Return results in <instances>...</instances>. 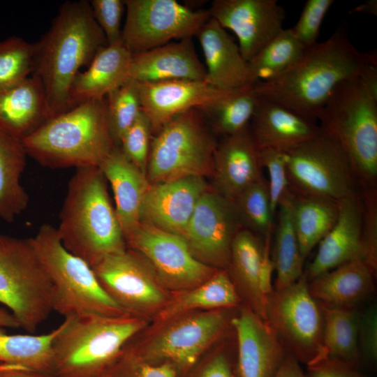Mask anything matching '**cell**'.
Segmentation results:
<instances>
[{
  "label": "cell",
  "instance_id": "obj_47",
  "mask_svg": "<svg viewBox=\"0 0 377 377\" xmlns=\"http://www.w3.org/2000/svg\"><path fill=\"white\" fill-rule=\"evenodd\" d=\"M94 17L108 43L121 41V22L125 10L122 0H93L90 2Z\"/></svg>",
  "mask_w": 377,
  "mask_h": 377
},
{
  "label": "cell",
  "instance_id": "obj_36",
  "mask_svg": "<svg viewBox=\"0 0 377 377\" xmlns=\"http://www.w3.org/2000/svg\"><path fill=\"white\" fill-rule=\"evenodd\" d=\"M0 327V364L52 374V343L60 325L40 335L9 334Z\"/></svg>",
  "mask_w": 377,
  "mask_h": 377
},
{
  "label": "cell",
  "instance_id": "obj_17",
  "mask_svg": "<svg viewBox=\"0 0 377 377\" xmlns=\"http://www.w3.org/2000/svg\"><path fill=\"white\" fill-rule=\"evenodd\" d=\"M208 10L223 29L234 32L248 61L283 29L286 17L276 0H214Z\"/></svg>",
  "mask_w": 377,
  "mask_h": 377
},
{
  "label": "cell",
  "instance_id": "obj_15",
  "mask_svg": "<svg viewBox=\"0 0 377 377\" xmlns=\"http://www.w3.org/2000/svg\"><path fill=\"white\" fill-rule=\"evenodd\" d=\"M126 243L149 263L171 292L195 287L219 270L196 259L182 236L147 223L141 222Z\"/></svg>",
  "mask_w": 377,
  "mask_h": 377
},
{
  "label": "cell",
  "instance_id": "obj_31",
  "mask_svg": "<svg viewBox=\"0 0 377 377\" xmlns=\"http://www.w3.org/2000/svg\"><path fill=\"white\" fill-rule=\"evenodd\" d=\"M242 303L226 269H219L195 287L171 292L169 300L153 320L158 323L193 311L229 309Z\"/></svg>",
  "mask_w": 377,
  "mask_h": 377
},
{
  "label": "cell",
  "instance_id": "obj_19",
  "mask_svg": "<svg viewBox=\"0 0 377 377\" xmlns=\"http://www.w3.org/2000/svg\"><path fill=\"white\" fill-rule=\"evenodd\" d=\"M209 188L201 176L150 184L142 207L141 222L182 236L198 200Z\"/></svg>",
  "mask_w": 377,
  "mask_h": 377
},
{
  "label": "cell",
  "instance_id": "obj_25",
  "mask_svg": "<svg viewBox=\"0 0 377 377\" xmlns=\"http://www.w3.org/2000/svg\"><path fill=\"white\" fill-rule=\"evenodd\" d=\"M98 168L111 186L115 213L126 241L141 223L142 207L150 183L119 147H115Z\"/></svg>",
  "mask_w": 377,
  "mask_h": 377
},
{
  "label": "cell",
  "instance_id": "obj_2",
  "mask_svg": "<svg viewBox=\"0 0 377 377\" xmlns=\"http://www.w3.org/2000/svg\"><path fill=\"white\" fill-rule=\"evenodd\" d=\"M108 45L89 1L61 6L50 29L33 43L32 75L43 86L50 119L68 110L69 91L80 69Z\"/></svg>",
  "mask_w": 377,
  "mask_h": 377
},
{
  "label": "cell",
  "instance_id": "obj_24",
  "mask_svg": "<svg viewBox=\"0 0 377 377\" xmlns=\"http://www.w3.org/2000/svg\"><path fill=\"white\" fill-rule=\"evenodd\" d=\"M205 65L198 57L192 38L132 54L128 74V80L138 83L205 81Z\"/></svg>",
  "mask_w": 377,
  "mask_h": 377
},
{
  "label": "cell",
  "instance_id": "obj_30",
  "mask_svg": "<svg viewBox=\"0 0 377 377\" xmlns=\"http://www.w3.org/2000/svg\"><path fill=\"white\" fill-rule=\"evenodd\" d=\"M376 274L362 260L344 263L309 282L312 297L330 306L355 308L374 290Z\"/></svg>",
  "mask_w": 377,
  "mask_h": 377
},
{
  "label": "cell",
  "instance_id": "obj_44",
  "mask_svg": "<svg viewBox=\"0 0 377 377\" xmlns=\"http://www.w3.org/2000/svg\"><path fill=\"white\" fill-rule=\"evenodd\" d=\"M177 374L172 365L149 363L124 346L104 377H177Z\"/></svg>",
  "mask_w": 377,
  "mask_h": 377
},
{
  "label": "cell",
  "instance_id": "obj_41",
  "mask_svg": "<svg viewBox=\"0 0 377 377\" xmlns=\"http://www.w3.org/2000/svg\"><path fill=\"white\" fill-rule=\"evenodd\" d=\"M33 71V44L17 36L0 42V91L19 84Z\"/></svg>",
  "mask_w": 377,
  "mask_h": 377
},
{
  "label": "cell",
  "instance_id": "obj_28",
  "mask_svg": "<svg viewBox=\"0 0 377 377\" xmlns=\"http://www.w3.org/2000/svg\"><path fill=\"white\" fill-rule=\"evenodd\" d=\"M50 119L39 79L31 75L0 91V128L22 141Z\"/></svg>",
  "mask_w": 377,
  "mask_h": 377
},
{
  "label": "cell",
  "instance_id": "obj_18",
  "mask_svg": "<svg viewBox=\"0 0 377 377\" xmlns=\"http://www.w3.org/2000/svg\"><path fill=\"white\" fill-rule=\"evenodd\" d=\"M237 346L239 377H275L288 353L267 321L245 304L231 318Z\"/></svg>",
  "mask_w": 377,
  "mask_h": 377
},
{
  "label": "cell",
  "instance_id": "obj_5",
  "mask_svg": "<svg viewBox=\"0 0 377 377\" xmlns=\"http://www.w3.org/2000/svg\"><path fill=\"white\" fill-rule=\"evenodd\" d=\"M28 156L52 169L99 167L113 149L106 97L82 103L22 141Z\"/></svg>",
  "mask_w": 377,
  "mask_h": 377
},
{
  "label": "cell",
  "instance_id": "obj_14",
  "mask_svg": "<svg viewBox=\"0 0 377 377\" xmlns=\"http://www.w3.org/2000/svg\"><path fill=\"white\" fill-rule=\"evenodd\" d=\"M124 45L132 54L194 36L211 17L175 0H125Z\"/></svg>",
  "mask_w": 377,
  "mask_h": 377
},
{
  "label": "cell",
  "instance_id": "obj_52",
  "mask_svg": "<svg viewBox=\"0 0 377 377\" xmlns=\"http://www.w3.org/2000/svg\"><path fill=\"white\" fill-rule=\"evenodd\" d=\"M275 377H309L301 367V363L287 353Z\"/></svg>",
  "mask_w": 377,
  "mask_h": 377
},
{
  "label": "cell",
  "instance_id": "obj_21",
  "mask_svg": "<svg viewBox=\"0 0 377 377\" xmlns=\"http://www.w3.org/2000/svg\"><path fill=\"white\" fill-rule=\"evenodd\" d=\"M138 86L142 111L149 119L153 133L174 117L209 105L231 92L195 80L138 82Z\"/></svg>",
  "mask_w": 377,
  "mask_h": 377
},
{
  "label": "cell",
  "instance_id": "obj_29",
  "mask_svg": "<svg viewBox=\"0 0 377 377\" xmlns=\"http://www.w3.org/2000/svg\"><path fill=\"white\" fill-rule=\"evenodd\" d=\"M264 244L263 238L241 228L233 239L226 269L244 304L266 320L267 297L259 281Z\"/></svg>",
  "mask_w": 377,
  "mask_h": 377
},
{
  "label": "cell",
  "instance_id": "obj_13",
  "mask_svg": "<svg viewBox=\"0 0 377 377\" xmlns=\"http://www.w3.org/2000/svg\"><path fill=\"white\" fill-rule=\"evenodd\" d=\"M92 268L103 290L128 315L154 319L170 297L149 263L131 249L105 256Z\"/></svg>",
  "mask_w": 377,
  "mask_h": 377
},
{
  "label": "cell",
  "instance_id": "obj_3",
  "mask_svg": "<svg viewBox=\"0 0 377 377\" xmlns=\"http://www.w3.org/2000/svg\"><path fill=\"white\" fill-rule=\"evenodd\" d=\"M98 167L76 169L71 177L57 229L63 246L91 267L126 243Z\"/></svg>",
  "mask_w": 377,
  "mask_h": 377
},
{
  "label": "cell",
  "instance_id": "obj_38",
  "mask_svg": "<svg viewBox=\"0 0 377 377\" xmlns=\"http://www.w3.org/2000/svg\"><path fill=\"white\" fill-rule=\"evenodd\" d=\"M306 48L291 28L283 29L249 61L254 83L282 73L300 57Z\"/></svg>",
  "mask_w": 377,
  "mask_h": 377
},
{
  "label": "cell",
  "instance_id": "obj_53",
  "mask_svg": "<svg viewBox=\"0 0 377 377\" xmlns=\"http://www.w3.org/2000/svg\"><path fill=\"white\" fill-rule=\"evenodd\" d=\"M0 377H57L52 374L34 371L23 367L0 364Z\"/></svg>",
  "mask_w": 377,
  "mask_h": 377
},
{
  "label": "cell",
  "instance_id": "obj_32",
  "mask_svg": "<svg viewBox=\"0 0 377 377\" xmlns=\"http://www.w3.org/2000/svg\"><path fill=\"white\" fill-rule=\"evenodd\" d=\"M27 156L22 142L0 128V219L8 223L29 205V195L21 184Z\"/></svg>",
  "mask_w": 377,
  "mask_h": 377
},
{
  "label": "cell",
  "instance_id": "obj_55",
  "mask_svg": "<svg viewBox=\"0 0 377 377\" xmlns=\"http://www.w3.org/2000/svg\"><path fill=\"white\" fill-rule=\"evenodd\" d=\"M352 13H365L369 14H372L376 15L377 13V1L376 0H369L367 2H364L358 6L355 7Z\"/></svg>",
  "mask_w": 377,
  "mask_h": 377
},
{
  "label": "cell",
  "instance_id": "obj_4",
  "mask_svg": "<svg viewBox=\"0 0 377 377\" xmlns=\"http://www.w3.org/2000/svg\"><path fill=\"white\" fill-rule=\"evenodd\" d=\"M318 121L341 145L358 186L377 188V64L339 84Z\"/></svg>",
  "mask_w": 377,
  "mask_h": 377
},
{
  "label": "cell",
  "instance_id": "obj_39",
  "mask_svg": "<svg viewBox=\"0 0 377 377\" xmlns=\"http://www.w3.org/2000/svg\"><path fill=\"white\" fill-rule=\"evenodd\" d=\"M242 228L265 239L273 230L267 180L264 176L248 186L232 201Z\"/></svg>",
  "mask_w": 377,
  "mask_h": 377
},
{
  "label": "cell",
  "instance_id": "obj_34",
  "mask_svg": "<svg viewBox=\"0 0 377 377\" xmlns=\"http://www.w3.org/2000/svg\"><path fill=\"white\" fill-rule=\"evenodd\" d=\"M319 304L323 320L324 357L356 367L361 356L358 345L360 313L355 308Z\"/></svg>",
  "mask_w": 377,
  "mask_h": 377
},
{
  "label": "cell",
  "instance_id": "obj_23",
  "mask_svg": "<svg viewBox=\"0 0 377 377\" xmlns=\"http://www.w3.org/2000/svg\"><path fill=\"white\" fill-rule=\"evenodd\" d=\"M260 149L249 126L217 144L212 175L216 191L230 201L260 179Z\"/></svg>",
  "mask_w": 377,
  "mask_h": 377
},
{
  "label": "cell",
  "instance_id": "obj_50",
  "mask_svg": "<svg viewBox=\"0 0 377 377\" xmlns=\"http://www.w3.org/2000/svg\"><path fill=\"white\" fill-rule=\"evenodd\" d=\"M195 377H239L237 368L233 367L229 356L220 350L214 353Z\"/></svg>",
  "mask_w": 377,
  "mask_h": 377
},
{
  "label": "cell",
  "instance_id": "obj_40",
  "mask_svg": "<svg viewBox=\"0 0 377 377\" xmlns=\"http://www.w3.org/2000/svg\"><path fill=\"white\" fill-rule=\"evenodd\" d=\"M106 102L109 129L119 147L123 135L142 112L138 82L128 80L107 95Z\"/></svg>",
  "mask_w": 377,
  "mask_h": 377
},
{
  "label": "cell",
  "instance_id": "obj_54",
  "mask_svg": "<svg viewBox=\"0 0 377 377\" xmlns=\"http://www.w3.org/2000/svg\"><path fill=\"white\" fill-rule=\"evenodd\" d=\"M0 327L17 328L19 325L11 313L0 309Z\"/></svg>",
  "mask_w": 377,
  "mask_h": 377
},
{
  "label": "cell",
  "instance_id": "obj_10",
  "mask_svg": "<svg viewBox=\"0 0 377 377\" xmlns=\"http://www.w3.org/2000/svg\"><path fill=\"white\" fill-rule=\"evenodd\" d=\"M154 133L146 173L150 184L212 175L218 143L198 109L174 117Z\"/></svg>",
  "mask_w": 377,
  "mask_h": 377
},
{
  "label": "cell",
  "instance_id": "obj_11",
  "mask_svg": "<svg viewBox=\"0 0 377 377\" xmlns=\"http://www.w3.org/2000/svg\"><path fill=\"white\" fill-rule=\"evenodd\" d=\"M286 154L290 187L296 195L340 200L357 193L350 161L338 140L321 128Z\"/></svg>",
  "mask_w": 377,
  "mask_h": 377
},
{
  "label": "cell",
  "instance_id": "obj_37",
  "mask_svg": "<svg viewBox=\"0 0 377 377\" xmlns=\"http://www.w3.org/2000/svg\"><path fill=\"white\" fill-rule=\"evenodd\" d=\"M259 97L253 85L231 91L198 110L209 119L214 130L224 136L235 134L249 126Z\"/></svg>",
  "mask_w": 377,
  "mask_h": 377
},
{
  "label": "cell",
  "instance_id": "obj_8",
  "mask_svg": "<svg viewBox=\"0 0 377 377\" xmlns=\"http://www.w3.org/2000/svg\"><path fill=\"white\" fill-rule=\"evenodd\" d=\"M228 309L198 311L154 323L149 332L125 346L152 364L167 363L178 372L188 371L203 353L231 326Z\"/></svg>",
  "mask_w": 377,
  "mask_h": 377
},
{
  "label": "cell",
  "instance_id": "obj_48",
  "mask_svg": "<svg viewBox=\"0 0 377 377\" xmlns=\"http://www.w3.org/2000/svg\"><path fill=\"white\" fill-rule=\"evenodd\" d=\"M358 345L360 355L371 362L377 359V308L372 305L360 313Z\"/></svg>",
  "mask_w": 377,
  "mask_h": 377
},
{
  "label": "cell",
  "instance_id": "obj_42",
  "mask_svg": "<svg viewBox=\"0 0 377 377\" xmlns=\"http://www.w3.org/2000/svg\"><path fill=\"white\" fill-rule=\"evenodd\" d=\"M152 133L150 121L142 111L135 122L123 135L119 145L125 156L145 174Z\"/></svg>",
  "mask_w": 377,
  "mask_h": 377
},
{
  "label": "cell",
  "instance_id": "obj_43",
  "mask_svg": "<svg viewBox=\"0 0 377 377\" xmlns=\"http://www.w3.org/2000/svg\"><path fill=\"white\" fill-rule=\"evenodd\" d=\"M260 150L261 165L268 173L271 212L274 218L279 203L293 193L287 175L286 154L271 149Z\"/></svg>",
  "mask_w": 377,
  "mask_h": 377
},
{
  "label": "cell",
  "instance_id": "obj_22",
  "mask_svg": "<svg viewBox=\"0 0 377 377\" xmlns=\"http://www.w3.org/2000/svg\"><path fill=\"white\" fill-rule=\"evenodd\" d=\"M197 38L205 58V82L216 89L234 91L253 85L249 63L238 44L214 19L198 29Z\"/></svg>",
  "mask_w": 377,
  "mask_h": 377
},
{
  "label": "cell",
  "instance_id": "obj_16",
  "mask_svg": "<svg viewBox=\"0 0 377 377\" xmlns=\"http://www.w3.org/2000/svg\"><path fill=\"white\" fill-rule=\"evenodd\" d=\"M241 228L233 202L209 188L198 200L182 237L199 261L226 269L233 239Z\"/></svg>",
  "mask_w": 377,
  "mask_h": 377
},
{
  "label": "cell",
  "instance_id": "obj_35",
  "mask_svg": "<svg viewBox=\"0 0 377 377\" xmlns=\"http://www.w3.org/2000/svg\"><path fill=\"white\" fill-rule=\"evenodd\" d=\"M338 214L337 200L295 195L293 225L304 260L333 227Z\"/></svg>",
  "mask_w": 377,
  "mask_h": 377
},
{
  "label": "cell",
  "instance_id": "obj_49",
  "mask_svg": "<svg viewBox=\"0 0 377 377\" xmlns=\"http://www.w3.org/2000/svg\"><path fill=\"white\" fill-rule=\"evenodd\" d=\"M309 377H363L356 367L327 358H321L306 366Z\"/></svg>",
  "mask_w": 377,
  "mask_h": 377
},
{
  "label": "cell",
  "instance_id": "obj_1",
  "mask_svg": "<svg viewBox=\"0 0 377 377\" xmlns=\"http://www.w3.org/2000/svg\"><path fill=\"white\" fill-rule=\"evenodd\" d=\"M377 64L376 52H362L342 28L305 49L300 57L274 78L253 84L262 98L283 105L316 123L337 87Z\"/></svg>",
  "mask_w": 377,
  "mask_h": 377
},
{
  "label": "cell",
  "instance_id": "obj_26",
  "mask_svg": "<svg viewBox=\"0 0 377 377\" xmlns=\"http://www.w3.org/2000/svg\"><path fill=\"white\" fill-rule=\"evenodd\" d=\"M251 121L250 129L260 149H271L283 153L321 131L316 123L283 105L260 97Z\"/></svg>",
  "mask_w": 377,
  "mask_h": 377
},
{
  "label": "cell",
  "instance_id": "obj_12",
  "mask_svg": "<svg viewBox=\"0 0 377 377\" xmlns=\"http://www.w3.org/2000/svg\"><path fill=\"white\" fill-rule=\"evenodd\" d=\"M288 353L308 366L324 357L323 320L304 272L293 285L267 296L266 320Z\"/></svg>",
  "mask_w": 377,
  "mask_h": 377
},
{
  "label": "cell",
  "instance_id": "obj_33",
  "mask_svg": "<svg viewBox=\"0 0 377 377\" xmlns=\"http://www.w3.org/2000/svg\"><path fill=\"white\" fill-rule=\"evenodd\" d=\"M295 194L283 199L276 213L273 246L270 255L276 272L274 289L281 290L295 283L303 274V258L293 225Z\"/></svg>",
  "mask_w": 377,
  "mask_h": 377
},
{
  "label": "cell",
  "instance_id": "obj_51",
  "mask_svg": "<svg viewBox=\"0 0 377 377\" xmlns=\"http://www.w3.org/2000/svg\"><path fill=\"white\" fill-rule=\"evenodd\" d=\"M264 249L260 267V288L263 295L267 297L273 291L272 274L274 271L270 255L271 235L264 239Z\"/></svg>",
  "mask_w": 377,
  "mask_h": 377
},
{
  "label": "cell",
  "instance_id": "obj_6",
  "mask_svg": "<svg viewBox=\"0 0 377 377\" xmlns=\"http://www.w3.org/2000/svg\"><path fill=\"white\" fill-rule=\"evenodd\" d=\"M148 323L128 314L65 318L52 343V374L104 377L126 343Z\"/></svg>",
  "mask_w": 377,
  "mask_h": 377
},
{
  "label": "cell",
  "instance_id": "obj_9",
  "mask_svg": "<svg viewBox=\"0 0 377 377\" xmlns=\"http://www.w3.org/2000/svg\"><path fill=\"white\" fill-rule=\"evenodd\" d=\"M0 303L31 334L53 311L52 285L30 238L0 233Z\"/></svg>",
  "mask_w": 377,
  "mask_h": 377
},
{
  "label": "cell",
  "instance_id": "obj_20",
  "mask_svg": "<svg viewBox=\"0 0 377 377\" xmlns=\"http://www.w3.org/2000/svg\"><path fill=\"white\" fill-rule=\"evenodd\" d=\"M338 204L339 214L334 225L319 242L313 260L304 271L309 282L344 263L357 260L365 262L360 194L357 192L341 199Z\"/></svg>",
  "mask_w": 377,
  "mask_h": 377
},
{
  "label": "cell",
  "instance_id": "obj_46",
  "mask_svg": "<svg viewBox=\"0 0 377 377\" xmlns=\"http://www.w3.org/2000/svg\"><path fill=\"white\" fill-rule=\"evenodd\" d=\"M333 3V0L306 1L298 21L291 28L296 38L306 47L318 43L322 22Z\"/></svg>",
  "mask_w": 377,
  "mask_h": 377
},
{
  "label": "cell",
  "instance_id": "obj_7",
  "mask_svg": "<svg viewBox=\"0 0 377 377\" xmlns=\"http://www.w3.org/2000/svg\"><path fill=\"white\" fill-rule=\"evenodd\" d=\"M30 240L52 285L53 311L65 318L127 314L103 290L93 268L63 246L55 227L43 224Z\"/></svg>",
  "mask_w": 377,
  "mask_h": 377
},
{
  "label": "cell",
  "instance_id": "obj_45",
  "mask_svg": "<svg viewBox=\"0 0 377 377\" xmlns=\"http://www.w3.org/2000/svg\"><path fill=\"white\" fill-rule=\"evenodd\" d=\"M363 207L362 238L365 262L377 272V188H360Z\"/></svg>",
  "mask_w": 377,
  "mask_h": 377
},
{
  "label": "cell",
  "instance_id": "obj_27",
  "mask_svg": "<svg viewBox=\"0 0 377 377\" xmlns=\"http://www.w3.org/2000/svg\"><path fill=\"white\" fill-rule=\"evenodd\" d=\"M131 58L122 40L103 47L87 69L74 79L68 95V110L89 100L105 98L126 82Z\"/></svg>",
  "mask_w": 377,
  "mask_h": 377
}]
</instances>
